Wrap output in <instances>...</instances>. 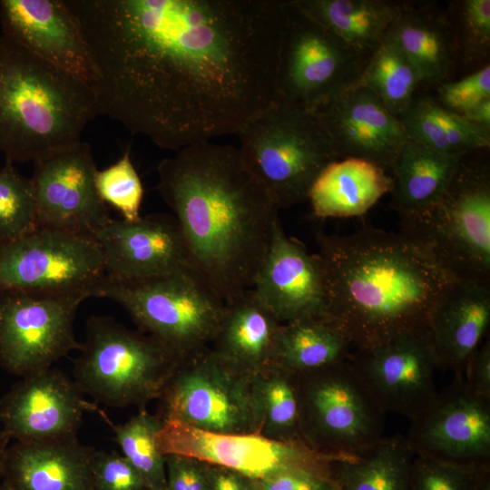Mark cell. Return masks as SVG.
I'll list each match as a JSON object with an SVG mask.
<instances>
[{"label": "cell", "instance_id": "32", "mask_svg": "<svg viewBox=\"0 0 490 490\" xmlns=\"http://www.w3.org/2000/svg\"><path fill=\"white\" fill-rule=\"evenodd\" d=\"M415 454L406 436H383L355 456L332 462V474L340 490H411Z\"/></svg>", "mask_w": 490, "mask_h": 490}, {"label": "cell", "instance_id": "31", "mask_svg": "<svg viewBox=\"0 0 490 490\" xmlns=\"http://www.w3.org/2000/svg\"><path fill=\"white\" fill-rule=\"evenodd\" d=\"M460 161L407 142L391 170L393 208L403 215L434 204L447 189Z\"/></svg>", "mask_w": 490, "mask_h": 490}, {"label": "cell", "instance_id": "1", "mask_svg": "<svg viewBox=\"0 0 490 490\" xmlns=\"http://www.w3.org/2000/svg\"><path fill=\"white\" fill-rule=\"evenodd\" d=\"M99 114L160 148L237 134L275 101L284 0H65Z\"/></svg>", "mask_w": 490, "mask_h": 490}, {"label": "cell", "instance_id": "33", "mask_svg": "<svg viewBox=\"0 0 490 490\" xmlns=\"http://www.w3.org/2000/svg\"><path fill=\"white\" fill-rule=\"evenodd\" d=\"M256 433L278 441H300L299 400L295 376L271 365L251 377Z\"/></svg>", "mask_w": 490, "mask_h": 490}, {"label": "cell", "instance_id": "5", "mask_svg": "<svg viewBox=\"0 0 490 490\" xmlns=\"http://www.w3.org/2000/svg\"><path fill=\"white\" fill-rule=\"evenodd\" d=\"M461 159L434 204L399 215L400 233L455 281L490 289V171Z\"/></svg>", "mask_w": 490, "mask_h": 490}, {"label": "cell", "instance_id": "44", "mask_svg": "<svg viewBox=\"0 0 490 490\" xmlns=\"http://www.w3.org/2000/svg\"><path fill=\"white\" fill-rule=\"evenodd\" d=\"M463 379L475 394L490 399V341L481 344L468 359Z\"/></svg>", "mask_w": 490, "mask_h": 490}, {"label": "cell", "instance_id": "22", "mask_svg": "<svg viewBox=\"0 0 490 490\" xmlns=\"http://www.w3.org/2000/svg\"><path fill=\"white\" fill-rule=\"evenodd\" d=\"M258 299L283 324L301 318H326L321 261L303 243L289 237L279 220L251 288Z\"/></svg>", "mask_w": 490, "mask_h": 490}, {"label": "cell", "instance_id": "13", "mask_svg": "<svg viewBox=\"0 0 490 490\" xmlns=\"http://www.w3.org/2000/svg\"><path fill=\"white\" fill-rule=\"evenodd\" d=\"M88 292L0 294V366L24 377L79 350L74 321Z\"/></svg>", "mask_w": 490, "mask_h": 490}, {"label": "cell", "instance_id": "11", "mask_svg": "<svg viewBox=\"0 0 490 490\" xmlns=\"http://www.w3.org/2000/svg\"><path fill=\"white\" fill-rule=\"evenodd\" d=\"M250 382L206 347L180 361L157 415L211 433H256Z\"/></svg>", "mask_w": 490, "mask_h": 490}, {"label": "cell", "instance_id": "49", "mask_svg": "<svg viewBox=\"0 0 490 490\" xmlns=\"http://www.w3.org/2000/svg\"><path fill=\"white\" fill-rule=\"evenodd\" d=\"M0 490H8L1 481H0Z\"/></svg>", "mask_w": 490, "mask_h": 490}, {"label": "cell", "instance_id": "14", "mask_svg": "<svg viewBox=\"0 0 490 490\" xmlns=\"http://www.w3.org/2000/svg\"><path fill=\"white\" fill-rule=\"evenodd\" d=\"M157 438L163 456L194 458L254 480L298 469L332 473V462L337 458L318 453L300 441H278L257 433H211L177 421L162 422Z\"/></svg>", "mask_w": 490, "mask_h": 490}, {"label": "cell", "instance_id": "3", "mask_svg": "<svg viewBox=\"0 0 490 490\" xmlns=\"http://www.w3.org/2000/svg\"><path fill=\"white\" fill-rule=\"evenodd\" d=\"M327 318L361 348L429 328L455 281L401 233L365 226L349 235L318 230Z\"/></svg>", "mask_w": 490, "mask_h": 490}, {"label": "cell", "instance_id": "26", "mask_svg": "<svg viewBox=\"0 0 490 490\" xmlns=\"http://www.w3.org/2000/svg\"><path fill=\"white\" fill-rule=\"evenodd\" d=\"M386 35L414 65L421 83H445L460 60L447 15L428 6L402 4Z\"/></svg>", "mask_w": 490, "mask_h": 490}, {"label": "cell", "instance_id": "48", "mask_svg": "<svg viewBox=\"0 0 490 490\" xmlns=\"http://www.w3.org/2000/svg\"><path fill=\"white\" fill-rule=\"evenodd\" d=\"M9 438L0 428V481L2 477L3 466L5 461V453L9 446Z\"/></svg>", "mask_w": 490, "mask_h": 490}, {"label": "cell", "instance_id": "8", "mask_svg": "<svg viewBox=\"0 0 490 490\" xmlns=\"http://www.w3.org/2000/svg\"><path fill=\"white\" fill-rule=\"evenodd\" d=\"M93 297L121 305L143 333L180 358L211 345L225 301L195 270L132 282L103 279Z\"/></svg>", "mask_w": 490, "mask_h": 490}, {"label": "cell", "instance_id": "10", "mask_svg": "<svg viewBox=\"0 0 490 490\" xmlns=\"http://www.w3.org/2000/svg\"><path fill=\"white\" fill-rule=\"evenodd\" d=\"M367 61L292 0H284L274 102L313 112L349 89Z\"/></svg>", "mask_w": 490, "mask_h": 490}, {"label": "cell", "instance_id": "7", "mask_svg": "<svg viewBox=\"0 0 490 490\" xmlns=\"http://www.w3.org/2000/svg\"><path fill=\"white\" fill-rule=\"evenodd\" d=\"M74 361V381L84 395L112 407L139 408L159 399L181 360L152 336L104 316H91Z\"/></svg>", "mask_w": 490, "mask_h": 490}, {"label": "cell", "instance_id": "29", "mask_svg": "<svg viewBox=\"0 0 490 490\" xmlns=\"http://www.w3.org/2000/svg\"><path fill=\"white\" fill-rule=\"evenodd\" d=\"M352 348L330 319L301 318L280 325L271 365L294 376L304 375L348 360Z\"/></svg>", "mask_w": 490, "mask_h": 490}, {"label": "cell", "instance_id": "36", "mask_svg": "<svg viewBox=\"0 0 490 490\" xmlns=\"http://www.w3.org/2000/svg\"><path fill=\"white\" fill-rule=\"evenodd\" d=\"M38 226L34 189L31 178L5 161L0 168V242L24 236Z\"/></svg>", "mask_w": 490, "mask_h": 490}, {"label": "cell", "instance_id": "35", "mask_svg": "<svg viewBox=\"0 0 490 490\" xmlns=\"http://www.w3.org/2000/svg\"><path fill=\"white\" fill-rule=\"evenodd\" d=\"M99 414L111 426L121 454L137 469L151 490H167L165 456L158 445L162 425L160 416L145 407L122 424H113L103 410Z\"/></svg>", "mask_w": 490, "mask_h": 490}, {"label": "cell", "instance_id": "30", "mask_svg": "<svg viewBox=\"0 0 490 490\" xmlns=\"http://www.w3.org/2000/svg\"><path fill=\"white\" fill-rule=\"evenodd\" d=\"M398 118L410 141L446 156L462 159L490 146V128L467 121L430 96L414 98Z\"/></svg>", "mask_w": 490, "mask_h": 490}, {"label": "cell", "instance_id": "12", "mask_svg": "<svg viewBox=\"0 0 490 490\" xmlns=\"http://www.w3.org/2000/svg\"><path fill=\"white\" fill-rule=\"evenodd\" d=\"M104 277L92 237L47 228L0 242V294L88 292Z\"/></svg>", "mask_w": 490, "mask_h": 490}, {"label": "cell", "instance_id": "40", "mask_svg": "<svg viewBox=\"0 0 490 490\" xmlns=\"http://www.w3.org/2000/svg\"><path fill=\"white\" fill-rule=\"evenodd\" d=\"M91 479L93 490H151L137 469L115 451H94Z\"/></svg>", "mask_w": 490, "mask_h": 490}, {"label": "cell", "instance_id": "34", "mask_svg": "<svg viewBox=\"0 0 490 490\" xmlns=\"http://www.w3.org/2000/svg\"><path fill=\"white\" fill-rule=\"evenodd\" d=\"M420 76L395 43L387 35L369 55L361 74L350 87L371 91L396 116L401 115L414 99Z\"/></svg>", "mask_w": 490, "mask_h": 490}, {"label": "cell", "instance_id": "28", "mask_svg": "<svg viewBox=\"0 0 490 490\" xmlns=\"http://www.w3.org/2000/svg\"><path fill=\"white\" fill-rule=\"evenodd\" d=\"M308 16L368 59L402 4L384 0H292Z\"/></svg>", "mask_w": 490, "mask_h": 490}, {"label": "cell", "instance_id": "21", "mask_svg": "<svg viewBox=\"0 0 490 490\" xmlns=\"http://www.w3.org/2000/svg\"><path fill=\"white\" fill-rule=\"evenodd\" d=\"M4 34L60 71L91 84L92 56L64 0H1Z\"/></svg>", "mask_w": 490, "mask_h": 490}, {"label": "cell", "instance_id": "25", "mask_svg": "<svg viewBox=\"0 0 490 490\" xmlns=\"http://www.w3.org/2000/svg\"><path fill=\"white\" fill-rule=\"evenodd\" d=\"M281 323L247 289L225 302V312L210 348L224 363L252 377L271 366Z\"/></svg>", "mask_w": 490, "mask_h": 490}, {"label": "cell", "instance_id": "38", "mask_svg": "<svg viewBox=\"0 0 490 490\" xmlns=\"http://www.w3.org/2000/svg\"><path fill=\"white\" fill-rule=\"evenodd\" d=\"M451 23L460 60L485 59L490 50V1L462 0L452 4Z\"/></svg>", "mask_w": 490, "mask_h": 490}, {"label": "cell", "instance_id": "47", "mask_svg": "<svg viewBox=\"0 0 490 490\" xmlns=\"http://www.w3.org/2000/svg\"><path fill=\"white\" fill-rule=\"evenodd\" d=\"M475 490H490V464L483 467Z\"/></svg>", "mask_w": 490, "mask_h": 490}, {"label": "cell", "instance_id": "6", "mask_svg": "<svg viewBox=\"0 0 490 490\" xmlns=\"http://www.w3.org/2000/svg\"><path fill=\"white\" fill-rule=\"evenodd\" d=\"M240 156L278 209L308 200L320 172L337 161L312 113L274 102L238 132Z\"/></svg>", "mask_w": 490, "mask_h": 490}, {"label": "cell", "instance_id": "17", "mask_svg": "<svg viewBox=\"0 0 490 490\" xmlns=\"http://www.w3.org/2000/svg\"><path fill=\"white\" fill-rule=\"evenodd\" d=\"M93 239L110 280L140 281L195 269L172 214H149L136 221L111 218Z\"/></svg>", "mask_w": 490, "mask_h": 490}, {"label": "cell", "instance_id": "23", "mask_svg": "<svg viewBox=\"0 0 490 490\" xmlns=\"http://www.w3.org/2000/svg\"><path fill=\"white\" fill-rule=\"evenodd\" d=\"M94 451L77 436L14 442L5 453L1 482L8 490H93Z\"/></svg>", "mask_w": 490, "mask_h": 490}, {"label": "cell", "instance_id": "43", "mask_svg": "<svg viewBox=\"0 0 490 490\" xmlns=\"http://www.w3.org/2000/svg\"><path fill=\"white\" fill-rule=\"evenodd\" d=\"M167 490H209V465L187 456H165Z\"/></svg>", "mask_w": 490, "mask_h": 490}, {"label": "cell", "instance_id": "20", "mask_svg": "<svg viewBox=\"0 0 490 490\" xmlns=\"http://www.w3.org/2000/svg\"><path fill=\"white\" fill-rule=\"evenodd\" d=\"M312 113L326 130L338 160L359 158L391 171L410 141L399 118L366 88H349Z\"/></svg>", "mask_w": 490, "mask_h": 490}, {"label": "cell", "instance_id": "42", "mask_svg": "<svg viewBox=\"0 0 490 490\" xmlns=\"http://www.w3.org/2000/svg\"><path fill=\"white\" fill-rule=\"evenodd\" d=\"M260 490H340L331 472L298 469L256 480Z\"/></svg>", "mask_w": 490, "mask_h": 490}, {"label": "cell", "instance_id": "16", "mask_svg": "<svg viewBox=\"0 0 490 490\" xmlns=\"http://www.w3.org/2000/svg\"><path fill=\"white\" fill-rule=\"evenodd\" d=\"M33 163L38 226L93 238L111 218L95 188L91 146L80 141Z\"/></svg>", "mask_w": 490, "mask_h": 490}, {"label": "cell", "instance_id": "45", "mask_svg": "<svg viewBox=\"0 0 490 490\" xmlns=\"http://www.w3.org/2000/svg\"><path fill=\"white\" fill-rule=\"evenodd\" d=\"M209 490L260 489L257 481L250 477L229 468L209 465Z\"/></svg>", "mask_w": 490, "mask_h": 490}, {"label": "cell", "instance_id": "19", "mask_svg": "<svg viewBox=\"0 0 490 490\" xmlns=\"http://www.w3.org/2000/svg\"><path fill=\"white\" fill-rule=\"evenodd\" d=\"M415 455L459 463H490V399L457 378L411 422L406 436Z\"/></svg>", "mask_w": 490, "mask_h": 490}, {"label": "cell", "instance_id": "4", "mask_svg": "<svg viewBox=\"0 0 490 490\" xmlns=\"http://www.w3.org/2000/svg\"><path fill=\"white\" fill-rule=\"evenodd\" d=\"M99 115L89 84L0 34V152L5 161H35L81 141Z\"/></svg>", "mask_w": 490, "mask_h": 490}, {"label": "cell", "instance_id": "2", "mask_svg": "<svg viewBox=\"0 0 490 490\" xmlns=\"http://www.w3.org/2000/svg\"><path fill=\"white\" fill-rule=\"evenodd\" d=\"M158 191L172 211L193 265L226 302L253 286L279 209L239 149L203 142L158 164Z\"/></svg>", "mask_w": 490, "mask_h": 490}, {"label": "cell", "instance_id": "39", "mask_svg": "<svg viewBox=\"0 0 490 490\" xmlns=\"http://www.w3.org/2000/svg\"><path fill=\"white\" fill-rule=\"evenodd\" d=\"M484 465L459 464L415 455L411 490H475Z\"/></svg>", "mask_w": 490, "mask_h": 490}, {"label": "cell", "instance_id": "18", "mask_svg": "<svg viewBox=\"0 0 490 490\" xmlns=\"http://www.w3.org/2000/svg\"><path fill=\"white\" fill-rule=\"evenodd\" d=\"M83 398L74 379L54 368L21 377L0 400V428L9 440L35 442L77 436L87 411L99 412Z\"/></svg>", "mask_w": 490, "mask_h": 490}, {"label": "cell", "instance_id": "37", "mask_svg": "<svg viewBox=\"0 0 490 490\" xmlns=\"http://www.w3.org/2000/svg\"><path fill=\"white\" fill-rule=\"evenodd\" d=\"M94 184L100 199L114 208L122 220L136 221L142 218L144 190L129 150L116 162L96 170Z\"/></svg>", "mask_w": 490, "mask_h": 490}, {"label": "cell", "instance_id": "9", "mask_svg": "<svg viewBox=\"0 0 490 490\" xmlns=\"http://www.w3.org/2000/svg\"><path fill=\"white\" fill-rule=\"evenodd\" d=\"M295 378L301 439L314 451L355 456L384 436L386 412L348 359Z\"/></svg>", "mask_w": 490, "mask_h": 490}, {"label": "cell", "instance_id": "46", "mask_svg": "<svg viewBox=\"0 0 490 490\" xmlns=\"http://www.w3.org/2000/svg\"><path fill=\"white\" fill-rule=\"evenodd\" d=\"M462 116L476 125L490 128V98L482 101Z\"/></svg>", "mask_w": 490, "mask_h": 490}, {"label": "cell", "instance_id": "27", "mask_svg": "<svg viewBox=\"0 0 490 490\" xmlns=\"http://www.w3.org/2000/svg\"><path fill=\"white\" fill-rule=\"evenodd\" d=\"M393 190V178L383 168L367 160L344 158L324 168L308 200L318 218H347L363 215Z\"/></svg>", "mask_w": 490, "mask_h": 490}, {"label": "cell", "instance_id": "41", "mask_svg": "<svg viewBox=\"0 0 490 490\" xmlns=\"http://www.w3.org/2000/svg\"><path fill=\"white\" fill-rule=\"evenodd\" d=\"M436 99L447 110L463 115L482 101L490 98V65L456 82H445L438 85Z\"/></svg>", "mask_w": 490, "mask_h": 490}, {"label": "cell", "instance_id": "24", "mask_svg": "<svg viewBox=\"0 0 490 490\" xmlns=\"http://www.w3.org/2000/svg\"><path fill=\"white\" fill-rule=\"evenodd\" d=\"M490 324V289L454 281L436 304L429 321L438 368L462 378Z\"/></svg>", "mask_w": 490, "mask_h": 490}, {"label": "cell", "instance_id": "15", "mask_svg": "<svg viewBox=\"0 0 490 490\" xmlns=\"http://www.w3.org/2000/svg\"><path fill=\"white\" fill-rule=\"evenodd\" d=\"M348 360L386 413L394 412L412 422L437 397L434 374L438 364L429 328L355 348Z\"/></svg>", "mask_w": 490, "mask_h": 490}]
</instances>
